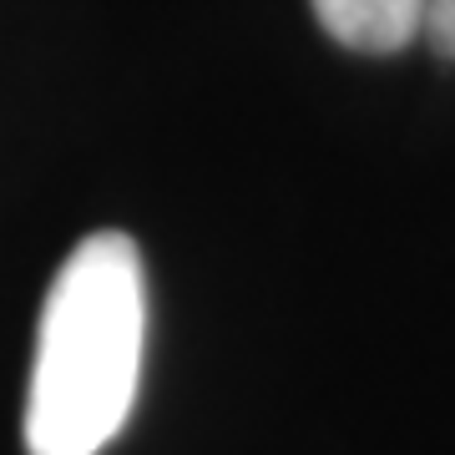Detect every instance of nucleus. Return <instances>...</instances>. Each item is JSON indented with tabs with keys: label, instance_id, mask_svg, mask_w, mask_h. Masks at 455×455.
<instances>
[{
	"label": "nucleus",
	"instance_id": "nucleus-1",
	"mask_svg": "<svg viewBox=\"0 0 455 455\" xmlns=\"http://www.w3.org/2000/svg\"><path fill=\"white\" fill-rule=\"evenodd\" d=\"M147 274L127 233H92L71 248L46 293L26 395L31 455H101L142 379Z\"/></svg>",
	"mask_w": 455,
	"mask_h": 455
},
{
	"label": "nucleus",
	"instance_id": "nucleus-2",
	"mask_svg": "<svg viewBox=\"0 0 455 455\" xmlns=\"http://www.w3.org/2000/svg\"><path fill=\"white\" fill-rule=\"evenodd\" d=\"M314 16L324 36L359 56H395L425 36L430 0H314Z\"/></svg>",
	"mask_w": 455,
	"mask_h": 455
},
{
	"label": "nucleus",
	"instance_id": "nucleus-3",
	"mask_svg": "<svg viewBox=\"0 0 455 455\" xmlns=\"http://www.w3.org/2000/svg\"><path fill=\"white\" fill-rule=\"evenodd\" d=\"M425 41L435 56L455 61V0H430V16H425Z\"/></svg>",
	"mask_w": 455,
	"mask_h": 455
}]
</instances>
